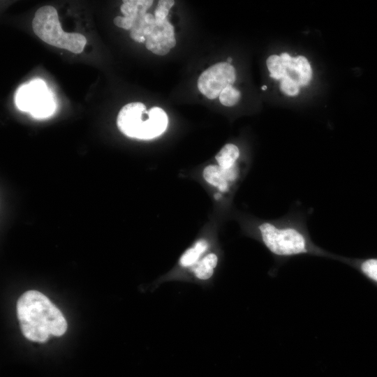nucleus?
I'll return each instance as SVG.
<instances>
[{
	"label": "nucleus",
	"mask_w": 377,
	"mask_h": 377,
	"mask_svg": "<svg viewBox=\"0 0 377 377\" xmlns=\"http://www.w3.org/2000/svg\"><path fill=\"white\" fill-rule=\"evenodd\" d=\"M218 263L216 254L210 253L202 257L193 267L191 271L200 280H207L212 277Z\"/></svg>",
	"instance_id": "nucleus-9"
},
{
	"label": "nucleus",
	"mask_w": 377,
	"mask_h": 377,
	"mask_svg": "<svg viewBox=\"0 0 377 377\" xmlns=\"http://www.w3.org/2000/svg\"><path fill=\"white\" fill-rule=\"evenodd\" d=\"M15 101L20 110L29 112L35 118L49 117L55 109L53 94L41 79L20 86L16 91Z\"/></svg>",
	"instance_id": "nucleus-5"
},
{
	"label": "nucleus",
	"mask_w": 377,
	"mask_h": 377,
	"mask_svg": "<svg viewBox=\"0 0 377 377\" xmlns=\"http://www.w3.org/2000/svg\"><path fill=\"white\" fill-rule=\"evenodd\" d=\"M238 172L236 165L230 169H223L219 165H209L205 168L202 175L208 184L224 192L228 189L229 184L238 177Z\"/></svg>",
	"instance_id": "nucleus-7"
},
{
	"label": "nucleus",
	"mask_w": 377,
	"mask_h": 377,
	"mask_svg": "<svg viewBox=\"0 0 377 377\" xmlns=\"http://www.w3.org/2000/svg\"><path fill=\"white\" fill-rule=\"evenodd\" d=\"M162 33L165 38L175 37L174 27L169 22L167 18L162 27Z\"/></svg>",
	"instance_id": "nucleus-19"
},
{
	"label": "nucleus",
	"mask_w": 377,
	"mask_h": 377,
	"mask_svg": "<svg viewBox=\"0 0 377 377\" xmlns=\"http://www.w3.org/2000/svg\"><path fill=\"white\" fill-rule=\"evenodd\" d=\"M239 156V148L233 144H226L217 153L215 158L218 165L223 169H230L236 165Z\"/></svg>",
	"instance_id": "nucleus-12"
},
{
	"label": "nucleus",
	"mask_w": 377,
	"mask_h": 377,
	"mask_svg": "<svg viewBox=\"0 0 377 377\" xmlns=\"http://www.w3.org/2000/svg\"><path fill=\"white\" fill-rule=\"evenodd\" d=\"M232 61V59L230 57L227 59V63L230 64Z\"/></svg>",
	"instance_id": "nucleus-22"
},
{
	"label": "nucleus",
	"mask_w": 377,
	"mask_h": 377,
	"mask_svg": "<svg viewBox=\"0 0 377 377\" xmlns=\"http://www.w3.org/2000/svg\"><path fill=\"white\" fill-rule=\"evenodd\" d=\"M158 3L170 10L174 5L175 1L173 0H161Z\"/></svg>",
	"instance_id": "nucleus-21"
},
{
	"label": "nucleus",
	"mask_w": 377,
	"mask_h": 377,
	"mask_svg": "<svg viewBox=\"0 0 377 377\" xmlns=\"http://www.w3.org/2000/svg\"><path fill=\"white\" fill-rule=\"evenodd\" d=\"M153 1L145 0L142 5L139 6L138 15L134 19L131 29H130L131 38L136 42L143 43L145 38L143 36L144 29L148 26L145 20L147 10L152 5Z\"/></svg>",
	"instance_id": "nucleus-11"
},
{
	"label": "nucleus",
	"mask_w": 377,
	"mask_h": 377,
	"mask_svg": "<svg viewBox=\"0 0 377 377\" xmlns=\"http://www.w3.org/2000/svg\"><path fill=\"white\" fill-rule=\"evenodd\" d=\"M280 89L286 95L294 96L298 94L300 85L288 73L281 80Z\"/></svg>",
	"instance_id": "nucleus-16"
},
{
	"label": "nucleus",
	"mask_w": 377,
	"mask_h": 377,
	"mask_svg": "<svg viewBox=\"0 0 377 377\" xmlns=\"http://www.w3.org/2000/svg\"><path fill=\"white\" fill-rule=\"evenodd\" d=\"M134 22V18L131 17H121L117 16L114 19V23L118 27L124 29H131Z\"/></svg>",
	"instance_id": "nucleus-18"
},
{
	"label": "nucleus",
	"mask_w": 377,
	"mask_h": 377,
	"mask_svg": "<svg viewBox=\"0 0 377 377\" xmlns=\"http://www.w3.org/2000/svg\"><path fill=\"white\" fill-rule=\"evenodd\" d=\"M32 29L35 34L46 43L73 53H81L87 43L82 34L62 30L57 11L51 6H43L36 10Z\"/></svg>",
	"instance_id": "nucleus-4"
},
{
	"label": "nucleus",
	"mask_w": 377,
	"mask_h": 377,
	"mask_svg": "<svg viewBox=\"0 0 377 377\" xmlns=\"http://www.w3.org/2000/svg\"><path fill=\"white\" fill-rule=\"evenodd\" d=\"M145 20L148 25H153L156 24L154 15L151 13H146Z\"/></svg>",
	"instance_id": "nucleus-20"
},
{
	"label": "nucleus",
	"mask_w": 377,
	"mask_h": 377,
	"mask_svg": "<svg viewBox=\"0 0 377 377\" xmlns=\"http://www.w3.org/2000/svg\"><path fill=\"white\" fill-rule=\"evenodd\" d=\"M235 80V68L227 62H220L201 73L198 80V88L207 98L214 99Z\"/></svg>",
	"instance_id": "nucleus-6"
},
{
	"label": "nucleus",
	"mask_w": 377,
	"mask_h": 377,
	"mask_svg": "<svg viewBox=\"0 0 377 377\" xmlns=\"http://www.w3.org/2000/svg\"><path fill=\"white\" fill-rule=\"evenodd\" d=\"M261 89H262L263 90H266V89H267V86L263 85V86L261 87Z\"/></svg>",
	"instance_id": "nucleus-23"
},
{
	"label": "nucleus",
	"mask_w": 377,
	"mask_h": 377,
	"mask_svg": "<svg viewBox=\"0 0 377 377\" xmlns=\"http://www.w3.org/2000/svg\"><path fill=\"white\" fill-rule=\"evenodd\" d=\"M260 241L279 261L311 256L338 261L339 255L332 253L316 244L307 228L306 215L293 210L277 221H265L257 226Z\"/></svg>",
	"instance_id": "nucleus-1"
},
{
	"label": "nucleus",
	"mask_w": 377,
	"mask_h": 377,
	"mask_svg": "<svg viewBox=\"0 0 377 377\" xmlns=\"http://www.w3.org/2000/svg\"><path fill=\"white\" fill-rule=\"evenodd\" d=\"M169 10L158 3V5L154 11V17L156 21V24L158 27H162L165 19L167 18Z\"/></svg>",
	"instance_id": "nucleus-17"
},
{
	"label": "nucleus",
	"mask_w": 377,
	"mask_h": 377,
	"mask_svg": "<svg viewBox=\"0 0 377 377\" xmlns=\"http://www.w3.org/2000/svg\"><path fill=\"white\" fill-rule=\"evenodd\" d=\"M240 92L232 85L226 87L219 94V101L225 106L236 105L240 99Z\"/></svg>",
	"instance_id": "nucleus-15"
},
{
	"label": "nucleus",
	"mask_w": 377,
	"mask_h": 377,
	"mask_svg": "<svg viewBox=\"0 0 377 377\" xmlns=\"http://www.w3.org/2000/svg\"><path fill=\"white\" fill-rule=\"evenodd\" d=\"M338 261L355 269L377 288V257L350 258L339 256Z\"/></svg>",
	"instance_id": "nucleus-8"
},
{
	"label": "nucleus",
	"mask_w": 377,
	"mask_h": 377,
	"mask_svg": "<svg viewBox=\"0 0 377 377\" xmlns=\"http://www.w3.org/2000/svg\"><path fill=\"white\" fill-rule=\"evenodd\" d=\"M209 244L206 239L198 240L192 246L186 249L181 256L179 263L182 267H191L202 258L207 251Z\"/></svg>",
	"instance_id": "nucleus-10"
},
{
	"label": "nucleus",
	"mask_w": 377,
	"mask_h": 377,
	"mask_svg": "<svg viewBox=\"0 0 377 377\" xmlns=\"http://www.w3.org/2000/svg\"><path fill=\"white\" fill-rule=\"evenodd\" d=\"M294 75L298 84L300 87L307 85L312 77V70L308 59L303 56H297L294 57Z\"/></svg>",
	"instance_id": "nucleus-13"
},
{
	"label": "nucleus",
	"mask_w": 377,
	"mask_h": 377,
	"mask_svg": "<svg viewBox=\"0 0 377 377\" xmlns=\"http://www.w3.org/2000/svg\"><path fill=\"white\" fill-rule=\"evenodd\" d=\"M267 66L270 73V77L275 80H281L288 74L279 55L269 56L267 59Z\"/></svg>",
	"instance_id": "nucleus-14"
},
{
	"label": "nucleus",
	"mask_w": 377,
	"mask_h": 377,
	"mask_svg": "<svg viewBox=\"0 0 377 377\" xmlns=\"http://www.w3.org/2000/svg\"><path fill=\"white\" fill-rule=\"evenodd\" d=\"M140 102L130 103L119 111L117 124L126 135L138 139H151L165 131L168 117L161 108L154 107L147 110Z\"/></svg>",
	"instance_id": "nucleus-3"
},
{
	"label": "nucleus",
	"mask_w": 377,
	"mask_h": 377,
	"mask_svg": "<svg viewBox=\"0 0 377 377\" xmlns=\"http://www.w3.org/2000/svg\"><path fill=\"white\" fill-rule=\"evenodd\" d=\"M17 315L23 335L32 341L44 343L50 336L63 335L67 329L61 311L36 290L27 291L19 298Z\"/></svg>",
	"instance_id": "nucleus-2"
}]
</instances>
